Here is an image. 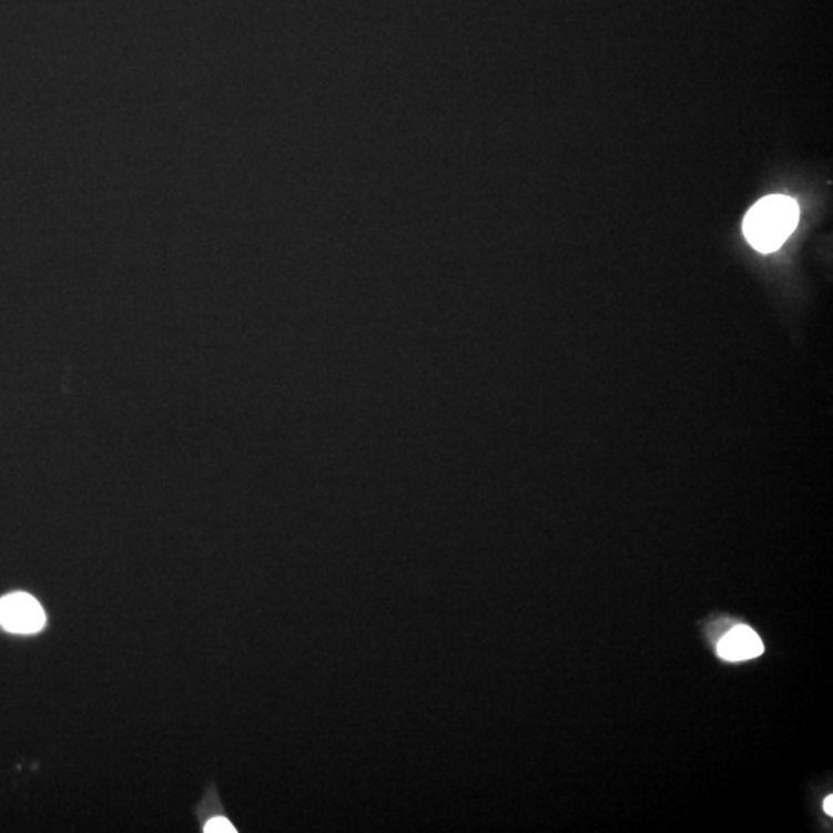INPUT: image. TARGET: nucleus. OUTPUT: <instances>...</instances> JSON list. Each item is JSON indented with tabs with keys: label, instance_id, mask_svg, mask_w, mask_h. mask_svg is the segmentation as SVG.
Returning a JSON list of instances; mask_svg holds the SVG:
<instances>
[{
	"label": "nucleus",
	"instance_id": "obj_1",
	"mask_svg": "<svg viewBox=\"0 0 833 833\" xmlns=\"http://www.w3.org/2000/svg\"><path fill=\"white\" fill-rule=\"evenodd\" d=\"M800 207L791 196L770 195L758 201L745 215L742 232L750 246L761 254H772L793 234Z\"/></svg>",
	"mask_w": 833,
	"mask_h": 833
},
{
	"label": "nucleus",
	"instance_id": "obj_5",
	"mask_svg": "<svg viewBox=\"0 0 833 833\" xmlns=\"http://www.w3.org/2000/svg\"><path fill=\"white\" fill-rule=\"evenodd\" d=\"M824 811H826L827 815H833V796H829V799L824 801Z\"/></svg>",
	"mask_w": 833,
	"mask_h": 833
},
{
	"label": "nucleus",
	"instance_id": "obj_4",
	"mask_svg": "<svg viewBox=\"0 0 833 833\" xmlns=\"http://www.w3.org/2000/svg\"><path fill=\"white\" fill-rule=\"evenodd\" d=\"M204 832L235 833L236 829L234 827V824H232L227 819H224V816H215V819H212L211 821H209V823H205Z\"/></svg>",
	"mask_w": 833,
	"mask_h": 833
},
{
	"label": "nucleus",
	"instance_id": "obj_2",
	"mask_svg": "<svg viewBox=\"0 0 833 833\" xmlns=\"http://www.w3.org/2000/svg\"><path fill=\"white\" fill-rule=\"evenodd\" d=\"M45 621V611L33 596L11 593L0 599V626L10 633H38Z\"/></svg>",
	"mask_w": 833,
	"mask_h": 833
},
{
	"label": "nucleus",
	"instance_id": "obj_3",
	"mask_svg": "<svg viewBox=\"0 0 833 833\" xmlns=\"http://www.w3.org/2000/svg\"><path fill=\"white\" fill-rule=\"evenodd\" d=\"M764 651L760 636L749 627L730 630L718 643V654L728 661H745L760 657Z\"/></svg>",
	"mask_w": 833,
	"mask_h": 833
}]
</instances>
